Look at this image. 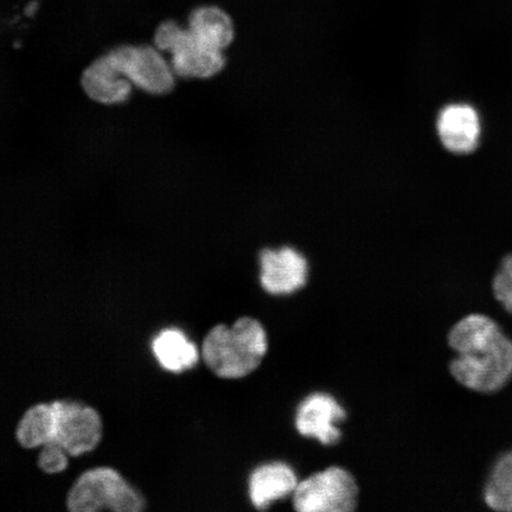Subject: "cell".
Listing matches in <instances>:
<instances>
[{"instance_id":"obj_1","label":"cell","mask_w":512,"mask_h":512,"mask_svg":"<svg viewBox=\"0 0 512 512\" xmlns=\"http://www.w3.org/2000/svg\"><path fill=\"white\" fill-rule=\"evenodd\" d=\"M457 357L450 364L454 380L476 393L494 394L512 379V339L489 316L473 313L448 332Z\"/></svg>"},{"instance_id":"obj_2","label":"cell","mask_w":512,"mask_h":512,"mask_svg":"<svg viewBox=\"0 0 512 512\" xmlns=\"http://www.w3.org/2000/svg\"><path fill=\"white\" fill-rule=\"evenodd\" d=\"M267 336L253 318L236 320L232 328L217 325L204 339L202 356L214 374L223 379H240L252 373L264 360Z\"/></svg>"},{"instance_id":"obj_3","label":"cell","mask_w":512,"mask_h":512,"mask_svg":"<svg viewBox=\"0 0 512 512\" xmlns=\"http://www.w3.org/2000/svg\"><path fill=\"white\" fill-rule=\"evenodd\" d=\"M153 46L171 56L174 73L182 79L206 80L219 75L226 67L224 51L204 46L175 21L159 25L153 37Z\"/></svg>"},{"instance_id":"obj_4","label":"cell","mask_w":512,"mask_h":512,"mask_svg":"<svg viewBox=\"0 0 512 512\" xmlns=\"http://www.w3.org/2000/svg\"><path fill=\"white\" fill-rule=\"evenodd\" d=\"M67 503L74 512L101 509L138 512L145 507L144 498L139 492L110 467H98L83 473L70 490Z\"/></svg>"},{"instance_id":"obj_5","label":"cell","mask_w":512,"mask_h":512,"mask_svg":"<svg viewBox=\"0 0 512 512\" xmlns=\"http://www.w3.org/2000/svg\"><path fill=\"white\" fill-rule=\"evenodd\" d=\"M356 480L341 467H330L298 484L294 508L300 512H349L357 507Z\"/></svg>"},{"instance_id":"obj_6","label":"cell","mask_w":512,"mask_h":512,"mask_svg":"<svg viewBox=\"0 0 512 512\" xmlns=\"http://www.w3.org/2000/svg\"><path fill=\"white\" fill-rule=\"evenodd\" d=\"M107 54L134 87L153 95L168 94L175 88L174 69L155 46H120Z\"/></svg>"},{"instance_id":"obj_7","label":"cell","mask_w":512,"mask_h":512,"mask_svg":"<svg viewBox=\"0 0 512 512\" xmlns=\"http://www.w3.org/2000/svg\"><path fill=\"white\" fill-rule=\"evenodd\" d=\"M53 443L61 445L69 456H81L99 445L102 424L93 408L78 402L57 401Z\"/></svg>"},{"instance_id":"obj_8","label":"cell","mask_w":512,"mask_h":512,"mask_svg":"<svg viewBox=\"0 0 512 512\" xmlns=\"http://www.w3.org/2000/svg\"><path fill=\"white\" fill-rule=\"evenodd\" d=\"M261 285L271 294H291L303 288L309 275L305 256L297 249H265L260 254Z\"/></svg>"},{"instance_id":"obj_9","label":"cell","mask_w":512,"mask_h":512,"mask_svg":"<svg viewBox=\"0 0 512 512\" xmlns=\"http://www.w3.org/2000/svg\"><path fill=\"white\" fill-rule=\"evenodd\" d=\"M345 418L347 414L343 407L332 396L313 394L299 406L296 426L304 437L316 438L324 445H334L342 435L335 424Z\"/></svg>"},{"instance_id":"obj_10","label":"cell","mask_w":512,"mask_h":512,"mask_svg":"<svg viewBox=\"0 0 512 512\" xmlns=\"http://www.w3.org/2000/svg\"><path fill=\"white\" fill-rule=\"evenodd\" d=\"M441 144L456 155L475 151L482 136L478 112L467 104H452L441 110L437 120Z\"/></svg>"},{"instance_id":"obj_11","label":"cell","mask_w":512,"mask_h":512,"mask_svg":"<svg viewBox=\"0 0 512 512\" xmlns=\"http://www.w3.org/2000/svg\"><path fill=\"white\" fill-rule=\"evenodd\" d=\"M83 91L101 105L124 104L132 94V83L128 81L110 55L96 59L82 74Z\"/></svg>"},{"instance_id":"obj_12","label":"cell","mask_w":512,"mask_h":512,"mask_svg":"<svg viewBox=\"0 0 512 512\" xmlns=\"http://www.w3.org/2000/svg\"><path fill=\"white\" fill-rule=\"evenodd\" d=\"M296 473L283 463L262 465L249 480V496L255 508L267 509L274 501L293 494L297 489Z\"/></svg>"},{"instance_id":"obj_13","label":"cell","mask_w":512,"mask_h":512,"mask_svg":"<svg viewBox=\"0 0 512 512\" xmlns=\"http://www.w3.org/2000/svg\"><path fill=\"white\" fill-rule=\"evenodd\" d=\"M187 28L198 42L221 51L235 38L233 19L219 6L204 5L192 11Z\"/></svg>"},{"instance_id":"obj_14","label":"cell","mask_w":512,"mask_h":512,"mask_svg":"<svg viewBox=\"0 0 512 512\" xmlns=\"http://www.w3.org/2000/svg\"><path fill=\"white\" fill-rule=\"evenodd\" d=\"M152 350L160 366L171 373H182L194 368L200 358L196 345L177 329L159 332L153 339Z\"/></svg>"},{"instance_id":"obj_15","label":"cell","mask_w":512,"mask_h":512,"mask_svg":"<svg viewBox=\"0 0 512 512\" xmlns=\"http://www.w3.org/2000/svg\"><path fill=\"white\" fill-rule=\"evenodd\" d=\"M54 432L55 405L42 403L24 414L17 428V439L25 448H37L53 443Z\"/></svg>"},{"instance_id":"obj_16","label":"cell","mask_w":512,"mask_h":512,"mask_svg":"<svg viewBox=\"0 0 512 512\" xmlns=\"http://www.w3.org/2000/svg\"><path fill=\"white\" fill-rule=\"evenodd\" d=\"M484 501L492 510L512 512V451L504 453L491 467L484 485Z\"/></svg>"},{"instance_id":"obj_17","label":"cell","mask_w":512,"mask_h":512,"mask_svg":"<svg viewBox=\"0 0 512 512\" xmlns=\"http://www.w3.org/2000/svg\"><path fill=\"white\" fill-rule=\"evenodd\" d=\"M492 291L504 310L512 315V254L505 256L492 281Z\"/></svg>"},{"instance_id":"obj_18","label":"cell","mask_w":512,"mask_h":512,"mask_svg":"<svg viewBox=\"0 0 512 512\" xmlns=\"http://www.w3.org/2000/svg\"><path fill=\"white\" fill-rule=\"evenodd\" d=\"M69 453L56 443H49L42 446L38 465L44 472L54 475L67 469Z\"/></svg>"}]
</instances>
